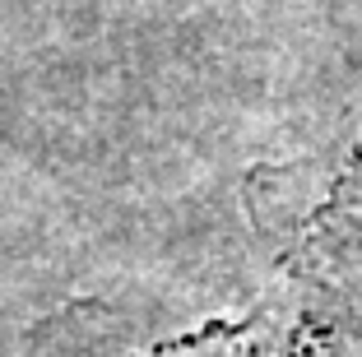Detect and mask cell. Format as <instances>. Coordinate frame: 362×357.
<instances>
[{"label": "cell", "mask_w": 362, "mask_h": 357, "mask_svg": "<svg viewBox=\"0 0 362 357\" xmlns=\"http://www.w3.org/2000/svg\"><path fill=\"white\" fill-rule=\"evenodd\" d=\"M344 264H349L353 274V297H358L362 306V200L349 209V218H344Z\"/></svg>", "instance_id": "cell-1"}]
</instances>
